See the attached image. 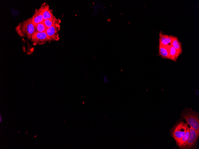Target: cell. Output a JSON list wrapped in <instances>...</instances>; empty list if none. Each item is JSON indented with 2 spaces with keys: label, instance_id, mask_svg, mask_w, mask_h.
<instances>
[{
  "label": "cell",
  "instance_id": "3957f363",
  "mask_svg": "<svg viewBox=\"0 0 199 149\" xmlns=\"http://www.w3.org/2000/svg\"><path fill=\"white\" fill-rule=\"evenodd\" d=\"M188 124L181 121L178 123L172 130L171 135L174 139L181 138L186 133Z\"/></svg>",
  "mask_w": 199,
  "mask_h": 149
},
{
  "label": "cell",
  "instance_id": "5bb4252c",
  "mask_svg": "<svg viewBox=\"0 0 199 149\" xmlns=\"http://www.w3.org/2000/svg\"><path fill=\"white\" fill-rule=\"evenodd\" d=\"M171 45L181 54L182 52L181 44L176 36H173Z\"/></svg>",
  "mask_w": 199,
  "mask_h": 149
},
{
  "label": "cell",
  "instance_id": "9c48e42d",
  "mask_svg": "<svg viewBox=\"0 0 199 149\" xmlns=\"http://www.w3.org/2000/svg\"><path fill=\"white\" fill-rule=\"evenodd\" d=\"M169 59L176 62L181 54L171 44L168 46Z\"/></svg>",
  "mask_w": 199,
  "mask_h": 149
},
{
  "label": "cell",
  "instance_id": "6da1fadb",
  "mask_svg": "<svg viewBox=\"0 0 199 149\" xmlns=\"http://www.w3.org/2000/svg\"><path fill=\"white\" fill-rule=\"evenodd\" d=\"M35 29V26L32 23L30 18L19 23L16 26L15 30L20 37H25L31 40Z\"/></svg>",
  "mask_w": 199,
  "mask_h": 149
},
{
  "label": "cell",
  "instance_id": "7c38bea8",
  "mask_svg": "<svg viewBox=\"0 0 199 149\" xmlns=\"http://www.w3.org/2000/svg\"><path fill=\"white\" fill-rule=\"evenodd\" d=\"M46 27L48 29L56 24H60L61 21L60 19L54 17L44 20L43 21Z\"/></svg>",
  "mask_w": 199,
  "mask_h": 149
},
{
  "label": "cell",
  "instance_id": "9a60e30c",
  "mask_svg": "<svg viewBox=\"0 0 199 149\" xmlns=\"http://www.w3.org/2000/svg\"><path fill=\"white\" fill-rule=\"evenodd\" d=\"M47 28L46 27L43 21L38 23L35 26V31L38 32H46Z\"/></svg>",
  "mask_w": 199,
  "mask_h": 149
},
{
  "label": "cell",
  "instance_id": "277c9868",
  "mask_svg": "<svg viewBox=\"0 0 199 149\" xmlns=\"http://www.w3.org/2000/svg\"><path fill=\"white\" fill-rule=\"evenodd\" d=\"M199 136L198 133L192 128H190V134L186 141L180 147L181 149H189L192 148L196 143Z\"/></svg>",
  "mask_w": 199,
  "mask_h": 149
},
{
  "label": "cell",
  "instance_id": "5b68a950",
  "mask_svg": "<svg viewBox=\"0 0 199 149\" xmlns=\"http://www.w3.org/2000/svg\"><path fill=\"white\" fill-rule=\"evenodd\" d=\"M31 41L34 46L43 45L48 41H51L46 32L36 31L33 34Z\"/></svg>",
  "mask_w": 199,
  "mask_h": 149
},
{
  "label": "cell",
  "instance_id": "4fadbf2b",
  "mask_svg": "<svg viewBox=\"0 0 199 149\" xmlns=\"http://www.w3.org/2000/svg\"><path fill=\"white\" fill-rule=\"evenodd\" d=\"M55 16L54 15L52 11L49 7L48 4H46L43 13V20L52 18Z\"/></svg>",
  "mask_w": 199,
  "mask_h": 149
},
{
  "label": "cell",
  "instance_id": "8992f818",
  "mask_svg": "<svg viewBox=\"0 0 199 149\" xmlns=\"http://www.w3.org/2000/svg\"><path fill=\"white\" fill-rule=\"evenodd\" d=\"M46 4V3L42 4L38 9H36L31 18L32 23L35 26L38 23L43 21V13Z\"/></svg>",
  "mask_w": 199,
  "mask_h": 149
},
{
  "label": "cell",
  "instance_id": "7a4b0ae2",
  "mask_svg": "<svg viewBox=\"0 0 199 149\" xmlns=\"http://www.w3.org/2000/svg\"><path fill=\"white\" fill-rule=\"evenodd\" d=\"M198 112L191 109L187 108L181 114V117L186 121L191 127L199 133V115Z\"/></svg>",
  "mask_w": 199,
  "mask_h": 149
},
{
  "label": "cell",
  "instance_id": "52a82bcc",
  "mask_svg": "<svg viewBox=\"0 0 199 149\" xmlns=\"http://www.w3.org/2000/svg\"><path fill=\"white\" fill-rule=\"evenodd\" d=\"M60 28V24H56L47 29L46 33L51 41L59 40V32Z\"/></svg>",
  "mask_w": 199,
  "mask_h": 149
},
{
  "label": "cell",
  "instance_id": "8fae6325",
  "mask_svg": "<svg viewBox=\"0 0 199 149\" xmlns=\"http://www.w3.org/2000/svg\"><path fill=\"white\" fill-rule=\"evenodd\" d=\"M190 134V128H187L185 134L181 138L174 139L177 145L180 147L187 140Z\"/></svg>",
  "mask_w": 199,
  "mask_h": 149
},
{
  "label": "cell",
  "instance_id": "ba28073f",
  "mask_svg": "<svg viewBox=\"0 0 199 149\" xmlns=\"http://www.w3.org/2000/svg\"><path fill=\"white\" fill-rule=\"evenodd\" d=\"M173 36L164 34L162 32L159 34V42L165 46L171 44Z\"/></svg>",
  "mask_w": 199,
  "mask_h": 149
},
{
  "label": "cell",
  "instance_id": "30bf717a",
  "mask_svg": "<svg viewBox=\"0 0 199 149\" xmlns=\"http://www.w3.org/2000/svg\"><path fill=\"white\" fill-rule=\"evenodd\" d=\"M168 46H165L159 42L158 55L162 58L169 59Z\"/></svg>",
  "mask_w": 199,
  "mask_h": 149
}]
</instances>
